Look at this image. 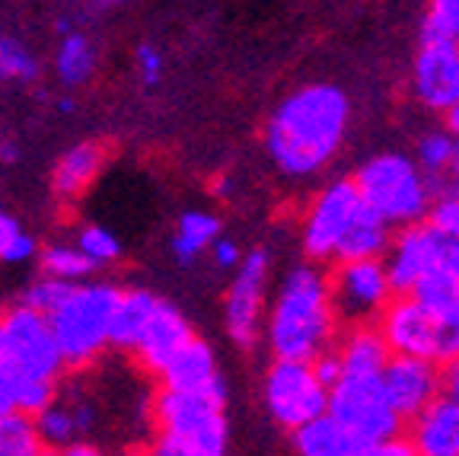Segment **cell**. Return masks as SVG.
Segmentation results:
<instances>
[{
    "label": "cell",
    "mask_w": 459,
    "mask_h": 456,
    "mask_svg": "<svg viewBox=\"0 0 459 456\" xmlns=\"http://www.w3.org/2000/svg\"><path fill=\"white\" fill-rule=\"evenodd\" d=\"M428 227L437 236H444V240L459 242V198L456 195L446 192V195H440V198H434V205H430V211H428Z\"/></svg>",
    "instance_id": "34"
},
{
    "label": "cell",
    "mask_w": 459,
    "mask_h": 456,
    "mask_svg": "<svg viewBox=\"0 0 459 456\" xmlns=\"http://www.w3.org/2000/svg\"><path fill=\"white\" fill-rule=\"evenodd\" d=\"M39 77V61L13 36H0V83H32Z\"/></svg>",
    "instance_id": "29"
},
{
    "label": "cell",
    "mask_w": 459,
    "mask_h": 456,
    "mask_svg": "<svg viewBox=\"0 0 459 456\" xmlns=\"http://www.w3.org/2000/svg\"><path fill=\"white\" fill-rule=\"evenodd\" d=\"M450 399L459 402V357L453 361V371H450Z\"/></svg>",
    "instance_id": "45"
},
{
    "label": "cell",
    "mask_w": 459,
    "mask_h": 456,
    "mask_svg": "<svg viewBox=\"0 0 459 456\" xmlns=\"http://www.w3.org/2000/svg\"><path fill=\"white\" fill-rule=\"evenodd\" d=\"M329 303L332 316L344 322H360L373 313H383L389 303V278L386 265L380 259L370 262H342L329 278Z\"/></svg>",
    "instance_id": "10"
},
{
    "label": "cell",
    "mask_w": 459,
    "mask_h": 456,
    "mask_svg": "<svg viewBox=\"0 0 459 456\" xmlns=\"http://www.w3.org/2000/svg\"><path fill=\"white\" fill-rule=\"evenodd\" d=\"M57 109H61V112H74V100H61L57 102Z\"/></svg>",
    "instance_id": "49"
},
{
    "label": "cell",
    "mask_w": 459,
    "mask_h": 456,
    "mask_svg": "<svg viewBox=\"0 0 459 456\" xmlns=\"http://www.w3.org/2000/svg\"><path fill=\"white\" fill-rule=\"evenodd\" d=\"M268 412L278 425L300 431L309 421L323 418L329 406V392L316 383L309 364L303 361H278L265 380Z\"/></svg>",
    "instance_id": "9"
},
{
    "label": "cell",
    "mask_w": 459,
    "mask_h": 456,
    "mask_svg": "<svg viewBox=\"0 0 459 456\" xmlns=\"http://www.w3.org/2000/svg\"><path fill=\"white\" fill-rule=\"evenodd\" d=\"M348 125V96L338 86H303L287 96L265 128V147L281 172L309 176L332 160Z\"/></svg>",
    "instance_id": "1"
},
{
    "label": "cell",
    "mask_w": 459,
    "mask_h": 456,
    "mask_svg": "<svg viewBox=\"0 0 459 456\" xmlns=\"http://www.w3.org/2000/svg\"><path fill=\"white\" fill-rule=\"evenodd\" d=\"M325 415L335 418L342 428H348L354 437L364 443L377 447L395 437L402 421L389 408L386 396H383L380 380H351L342 377L335 390H329V406Z\"/></svg>",
    "instance_id": "7"
},
{
    "label": "cell",
    "mask_w": 459,
    "mask_h": 456,
    "mask_svg": "<svg viewBox=\"0 0 459 456\" xmlns=\"http://www.w3.org/2000/svg\"><path fill=\"white\" fill-rule=\"evenodd\" d=\"M411 443L421 456H459V402L437 396L415 418Z\"/></svg>",
    "instance_id": "18"
},
{
    "label": "cell",
    "mask_w": 459,
    "mask_h": 456,
    "mask_svg": "<svg viewBox=\"0 0 459 456\" xmlns=\"http://www.w3.org/2000/svg\"><path fill=\"white\" fill-rule=\"evenodd\" d=\"M36 256V240L26 233V230H20V233L13 236V240L0 250V262L7 265H20V262H29V259Z\"/></svg>",
    "instance_id": "39"
},
{
    "label": "cell",
    "mask_w": 459,
    "mask_h": 456,
    "mask_svg": "<svg viewBox=\"0 0 459 456\" xmlns=\"http://www.w3.org/2000/svg\"><path fill=\"white\" fill-rule=\"evenodd\" d=\"M424 42L459 45V0H434L421 26Z\"/></svg>",
    "instance_id": "30"
},
{
    "label": "cell",
    "mask_w": 459,
    "mask_h": 456,
    "mask_svg": "<svg viewBox=\"0 0 459 456\" xmlns=\"http://www.w3.org/2000/svg\"><path fill=\"white\" fill-rule=\"evenodd\" d=\"M351 182L358 189L360 201L386 227L389 224L411 227L428 211V182L415 170V163L399 157V153H383V157L367 160Z\"/></svg>",
    "instance_id": "5"
},
{
    "label": "cell",
    "mask_w": 459,
    "mask_h": 456,
    "mask_svg": "<svg viewBox=\"0 0 459 456\" xmlns=\"http://www.w3.org/2000/svg\"><path fill=\"white\" fill-rule=\"evenodd\" d=\"M0 163H20V144L0 141Z\"/></svg>",
    "instance_id": "43"
},
{
    "label": "cell",
    "mask_w": 459,
    "mask_h": 456,
    "mask_svg": "<svg viewBox=\"0 0 459 456\" xmlns=\"http://www.w3.org/2000/svg\"><path fill=\"white\" fill-rule=\"evenodd\" d=\"M160 377L166 383V392L198 396V399H211L217 406H223V399H227V386H223V377L217 371V357L211 345H204L201 338H192L160 371Z\"/></svg>",
    "instance_id": "14"
},
{
    "label": "cell",
    "mask_w": 459,
    "mask_h": 456,
    "mask_svg": "<svg viewBox=\"0 0 459 456\" xmlns=\"http://www.w3.org/2000/svg\"><path fill=\"white\" fill-rule=\"evenodd\" d=\"M342 377L351 380H380L383 367L393 355H389L386 342L380 338V332L370 329H358L342 348Z\"/></svg>",
    "instance_id": "24"
},
{
    "label": "cell",
    "mask_w": 459,
    "mask_h": 456,
    "mask_svg": "<svg viewBox=\"0 0 459 456\" xmlns=\"http://www.w3.org/2000/svg\"><path fill=\"white\" fill-rule=\"evenodd\" d=\"M450 170H453V176H459V141H456V147H453V160H450Z\"/></svg>",
    "instance_id": "47"
},
{
    "label": "cell",
    "mask_w": 459,
    "mask_h": 456,
    "mask_svg": "<svg viewBox=\"0 0 459 456\" xmlns=\"http://www.w3.org/2000/svg\"><path fill=\"white\" fill-rule=\"evenodd\" d=\"M153 415L160 437L151 456H223L227 450V418L217 402L163 390Z\"/></svg>",
    "instance_id": "3"
},
{
    "label": "cell",
    "mask_w": 459,
    "mask_h": 456,
    "mask_svg": "<svg viewBox=\"0 0 459 456\" xmlns=\"http://www.w3.org/2000/svg\"><path fill=\"white\" fill-rule=\"evenodd\" d=\"M294 443L300 456H370V443L354 437L348 428H342L335 418L323 415V418L309 421L300 431H294Z\"/></svg>",
    "instance_id": "20"
},
{
    "label": "cell",
    "mask_w": 459,
    "mask_h": 456,
    "mask_svg": "<svg viewBox=\"0 0 459 456\" xmlns=\"http://www.w3.org/2000/svg\"><path fill=\"white\" fill-rule=\"evenodd\" d=\"M131 456H134V453H131ZM147 456H151V453H147Z\"/></svg>",
    "instance_id": "51"
},
{
    "label": "cell",
    "mask_w": 459,
    "mask_h": 456,
    "mask_svg": "<svg viewBox=\"0 0 459 456\" xmlns=\"http://www.w3.org/2000/svg\"><path fill=\"white\" fill-rule=\"evenodd\" d=\"M42 275L45 278L65 281V285H77L86 275H93V265L86 262L83 252L77 246H67V242H55L42 252Z\"/></svg>",
    "instance_id": "28"
},
{
    "label": "cell",
    "mask_w": 459,
    "mask_h": 456,
    "mask_svg": "<svg viewBox=\"0 0 459 456\" xmlns=\"http://www.w3.org/2000/svg\"><path fill=\"white\" fill-rule=\"evenodd\" d=\"M51 456H102L96 447H86V443H71V447H65L61 453H51Z\"/></svg>",
    "instance_id": "44"
},
{
    "label": "cell",
    "mask_w": 459,
    "mask_h": 456,
    "mask_svg": "<svg viewBox=\"0 0 459 456\" xmlns=\"http://www.w3.org/2000/svg\"><path fill=\"white\" fill-rule=\"evenodd\" d=\"M370 456H421V453H418L411 441L393 437V441H386V443H377V447L370 450Z\"/></svg>",
    "instance_id": "40"
},
{
    "label": "cell",
    "mask_w": 459,
    "mask_h": 456,
    "mask_svg": "<svg viewBox=\"0 0 459 456\" xmlns=\"http://www.w3.org/2000/svg\"><path fill=\"white\" fill-rule=\"evenodd\" d=\"M217 195H230V192H233V182H227V179H221V182H217Z\"/></svg>",
    "instance_id": "48"
},
{
    "label": "cell",
    "mask_w": 459,
    "mask_h": 456,
    "mask_svg": "<svg viewBox=\"0 0 459 456\" xmlns=\"http://www.w3.org/2000/svg\"><path fill=\"white\" fill-rule=\"evenodd\" d=\"M453 147H456V141H450L446 135H430V137H424L421 147H418V160H421L424 170L440 172L450 166Z\"/></svg>",
    "instance_id": "35"
},
{
    "label": "cell",
    "mask_w": 459,
    "mask_h": 456,
    "mask_svg": "<svg viewBox=\"0 0 459 456\" xmlns=\"http://www.w3.org/2000/svg\"><path fill=\"white\" fill-rule=\"evenodd\" d=\"M217 233H221V221L208 211H188L179 217V227L172 236V250L179 256V262H192L195 256L214 246Z\"/></svg>",
    "instance_id": "26"
},
{
    "label": "cell",
    "mask_w": 459,
    "mask_h": 456,
    "mask_svg": "<svg viewBox=\"0 0 459 456\" xmlns=\"http://www.w3.org/2000/svg\"><path fill=\"white\" fill-rule=\"evenodd\" d=\"M157 300L160 297H153L151 291H122V297H118V303H115V313H112L108 345H112V348L134 351L143 326H147L153 307H157Z\"/></svg>",
    "instance_id": "23"
},
{
    "label": "cell",
    "mask_w": 459,
    "mask_h": 456,
    "mask_svg": "<svg viewBox=\"0 0 459 456\" xmlns=\"http://www.w3.org/2000/svg\"><path fill=\"white\" fill-rule=\"evenodd\" d=\"M55 71L57 80L65 86H83L96 71V48L83 32H71L61 39L55 55Z\"/></svg>",
    "instance_id": "25"
},
{
    "label": "cell",
    "mask_w": 459,
    "mask_h": 456,
    "mask_svg": "<svg viewBox=\"0 0 459 456\" xmlns=\"http://www.w3.org/2000/svg\"><path fill=\"white\" fill-rule=\"evenodd\" d=\"M437 256H440V236L428 224L405 227L399 240H395L393 259H389V268H386L389 291H399L405 297L418 281L437 271Z\"/></svg>",
    "instance_id": "16"
},
{
    "label": "cell",
    "mask_w": 459,
    "mask_h": 456,
    "mask_svg": "<svg viewBox=\"0 0 459 456\" xmlns=\"http://www.w3.org/2000/svg\"><path fill=\"white\" fill-rule=\"evenodd\" d=\"M380 338L386 342L389 355L399 357H415L428 364H446L459 357V338L440 332L411 297L389 300L380 313Z\"/></svg>",
    "instance_id": "8"
},
{
    "label": "cell",
    "mask_w": 459,
    "mask_h": 456,
    "mask_svg": "<svg viewBox=\"0 0 459 456\" xmlns=\"http://www.w3.org/2000/svg\"><path fill=\"white\" fill-rule=\"evenodd\" d=\"M77 250L96 268V265H108L122 256V242L115 240V233H108L106 227H83L77 236Z\"/></svg>",
    "instance_id": "33"
},
{
    "label": "cell",
    "mask_w": 459,
    "mask_h": 456,
    "mask_svg": "<svg viewBox=\"0 0 459 456\" xmlns=\"http://www.w3.org/2000/svg\"><path fill=\"white\" fill-rule=\"evenodd\" d=\"M102 163H106V153H102L100 144H77L65 153V157L55 163L51 172V189H55L57 198H77L86 189L93 186V179L100 176Z\"/></svg>",
    "instance_id": "21"
},
{
    "label": "cell",
    "mask_w": 459,
    "mask_h": 456,
    "mask_svg": "<svg viewBox=\"0 0 459 456\" xmlns=\"http://www.w3.org/2000/svg\"><path fill=\"white\" fill-rule=\"evenodd\" d=\"M20 224L13 221V217H7L4 215V211H0V250H4V246H7L10 240H13L16 233H20Z\"/></svg>",
    "instance_id": "42"
},
{
    "label": "cell",
    "mask_w": 459,
    "mask_h": 456,
    "mask_svg": "<svg viewBox=\"0 0 459 456\" xmlns=\"http://www.w3.org/2000/svg\"><path fill=\"white\" fill-rule=\"evenodd\" d=\"M0 355L13 364V371L26 383H55L65 367L48 320L20 303L0 316Z\"/></svg>",
    "instance_id": "6"
},
{
    "label": "cell",
    "mask_w": 459,
    "mask_h": 456,
    "mask_svg": "<svg viewBox=\"0 0 459 456\" xmlns=\"http://www.w3.org/2000/svg\"><path fill=\"white\" fill-rule=\"evenodd\" d=\"M134 61H137V74H141V83L157 86L160 77H163V51L153 48V45H141Z\"/></svg>",
    "instance_id": "38"
},
{
    "label": "cell",
    "mask_w": 459,
    "mask_h": 456,
    "mask_svg": "<svg viewBox=\"0 0 459 456\" xmlns=\"http://www.w3.org/2000/svg\"><path fill=\"white\" fill-rule=\"evenodd\" d=\"M0 456H48L36 421L13 412L0 418Z\"/></svg>",
    "instance_id": "27"
},
{
    "label": "cell",
    "mask_w": 459,
    "mask_h": 456,
    "mask_svg": "<svg viewBox=\"0 0 459 456\" xmlns=\"http://www.w3.org/2000/svg\"><path fill=\"white\" fill-rule=\"evenodd\" d=\"M309 371H313L316 383L329 392V390H335L338 380H342V357H338V351H323V355H316L313 361H309Z\"/></svg>",
    "instance_id": "37"
},
{
    "label": "cell",
    "mask_w": 459,
    "mask_h": 456,
    "mask_svg": "<svg viewBox=\"0 0 459 456\" xmlns=\"http://www.w3.org/2000/svg\"><path fill=\"white\" fill-rule=\"evenodd\" d=\"M211 252H214V262L221 265V268H239V262H243V259H239V250L230 240L214 242V250Z\"/></svg>",
    "instance_id": "41"
},
{
    "label": "cell",
    "mask_w": 459,
    "mask_h": 456,
    "mask_svg": "<svg viewBox=\"0 0 459 456\" xmlns=\"http://www.w3.org/2000/svg\"><path fill=\"white\" fill-rule=\"evenodd\" d=\"M118 297L122 291L112 285H74L65 303L48 316L61 361L80 367L106 348Z\"/></svg>",
    "instance_id": "4"
},
{
    "label": "cell",
    "mask_w": 459,
    "mask_h": 456,
    "mask_svg": "<svg viewBox=\"0 0 459 456\" xmlns=\"http://www.w3.org/2000/svg\"><path fill=\"white\" fill-rule=\"evenodd\" d=\"M405 297H411L418 303L424 316H428L440 332H446L450 338H459V281L446 278V275H428L411 287Z\"/></svg>",
    "instance_id": "19"
},
{
    "label": "cell",
    "mask_w": 459,
    "mask_h": 456,
    "mask_svg": "<svg viewBox=\"0 0 459 456\" xmlns=\"http://www.w3.org/2000/svg\"><path fill=\"white\" fill-rule=\"evenodd\" d=\"M360 211V195L354 189L351 179L332 182L319 201L309 211L307 224H303V246L313 259H329L335 256L338 240L344 236L348 224L354 221V215Z\"/></svg>",
    "instance_id": "12"
},
{
    "label": "cell",
    "mask_w": 459,
    "mask_h": 456,
    "mask_svg": "<svg viewBox=\"0 0 459 456\" xmlns=\"http://www.w3.org/2000/svg\"><path fill=\"white\" fill-rule=\"evenodd\" d=\"M386 242H389V227L360 201V211L348 224L342 240H338L335 259L338 262H370V259H380V252L386 250Z\"/></svg>",
    "instance_id": "22"
},
{
    "label": "cell",
    "mask_w": 459,
    "mask_h": 456,
    "mask_svg": "<svg viewBox=\"0 0 459 456\" xmlns=\"http://www.w3.org/2000/svg\"><path fill=\"white\" fill-rule=\"evenodd\" d=\"M74 291V285H65V281H55V278H36L32 285L26 287V294H22L20 307L32 310V313L45 316L48 320L51 313H55L61 303L67 300V294Z\"/></svg>",
    "instance_id": "31"
},
{
    "label": "cell",
    "mask_w": 459,
    "mask_h": 456,
    "mask_svg": "<svg viewBox=\"0 0 459 456\" xmlns=\"http://www.w3.org/2000/svg\"><path fill=\"white\" fill-rule=\"evenodd\" d=\"M26 386V380L13 371V364L0 355V418L4 415L20 412V392Z\"/></svg>",
    "instance_id": "36"
},
{
    "label": "cell",
    "mask_w": 459,
    "mask_h": 456,
    "mask_svg": "<svg viewBox=\"0 0 459 456\" xmlns=\"http://www.w3.org/2000/svg\"><path fill=\"white\" fill-rule=\"evenodd\" d=\"M415 93L424 106L446 109L459 102V45L424 42L415 57Z\"/></svg>",
    "instance_id": "15"
},
{
    "label": "cell",
    "mask_w": 459,
    "mask_h": 456,
    "mask_svg": "<svg viewBox=\"0 0 459 456\" xmlns=\"http://www.w3.org/2000/svg\"><path fill=\"white\" fill-rule=\"evenodd\" d=\"M383 396H386L389 408L395 418H418L430 402L437 399L440 392V373L434 364L415 361V357H399L393 355L380 373Z\"/></svg>",
    "instance_id": "13"
},
{
    "label": "cell",
    "mask_w": 459,
    "mask_h": 456,
    "mask_svg": "<svg viewBox=\"0 0 459 456\" xmlns=\"http://www.w3.org/2000/svg\"><path fill=\"white\" fill-rule=\"evenodd\" d=\"M450 131H453V135L459 137V102H456V106L450 109Z\"/></svg>",
    "instance_id": "46"
},
{
    "label": "cell",
    "mask_w": 459,
    "mask_h": 456,
    "mask_svg": "<svg viewBox=\"0 0 459 456\" xmlns=\"http://www.w3.org/2000/svg\"><path fill=\"white\" fill-rule=\"evenodd\" d=\"M332 322L335 316L329 303V281L313 265H300L281 285L272 310V326H268V342L278 361L309 364L325 351Z\"/></svg>",
    "instance_id": "2"
},
{
    "label": "cell",
    "mask_w": 459,
    "mask_h": 456,
    "mask_svg": "<svg viewBox=\"0 0 459 456\" xmlns=\"http://www.w3.org/2000/svg\"><path fill=\"white\" fill-rule=\"evenodd\" d=\"M453 195H456V198H459V176H456V186H453Z\"/></svg>",
    "instance_id": "50"
},
{
    "label": "cell",
    "mask_w": 459,
    "mask_h": 456,
    "mask_svg": "<svg viewBox=\"0 0 459 456\" xmlns=\"http://www.w3.org/2000/svg\"><path fill=\"white\" fill-rule=\"evenodd\" d=\"M192 338V326L186 322V316L166 300H157V307H153L151 320H147V326H143L141 338L134 345V355L141 357L147 371L160 373Z\"/></svg>",
    "instance_id": "17"
},
{
    "label": "cell",
    "mask_w": 459,
    "mask_h": 456,
    "mask_svg": "<svg viewBox=\"0 0 459 456\" xmlns=\"http://www.w3.org/2000/svg\"><path fill=\"white\" fill-rule=\"evenodd\" d=\"M265 281L268 252L252 250L239 262L237 278H233L227 294V332L243 348H252L258 338V316H262V300H265Z\"/></svg>",
    "instance_id": "11"
},
{
    "label": "cell",
    "mask_w": 459,
    "mask_h": 456,
    "mask_svg": "<svg viewBox=\"0 0 459 456\" xmlns=\"http://www.w3.org/2000/svg\"><path fill=\"white\" fill-rule=\"evenodd\" d=\"M36 431L42 437L45 447H71L74 434H77V425H74V415L71 408L65 406H48L42 415H36Z\"/></svg>",
    "instance_id": "32"
}]
</instances>
